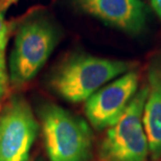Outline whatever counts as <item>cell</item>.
<instances>
[{
	"mask_svg": "<svg viewBox=\"0 0 161 161\" xmlns=\"http://www.w3.org/2000/svg\"><path fill=\"white\" fill-rule=\"evenodd\" d=\"M138 84V72L132 69L90 96L86 101L85 113L92 127L98 131L112 127L136 94Z\"/></svg>",
	"mask_w": 161,
	"mask_h": 161,
	"instance_id": "obj_6",
	"label": "cell"
},
{
	"mask_svg": "<svg viewBox=\"0 0 161 161\" xmlns=\"http://www.w3.org/2000/svg\"><path fill=\"white\" fill-rule=\"evenodd\" d=\"M57 33L49 22L35 18L22 24L16 34L11 58L9 80L21 86L33 80L53 53Z\"/></svg>",
	"mask_w": 161,
	"mask_h": 161,
	"instance_id": "obj_4",
	"label": "cell"
},
{
	"mask_svg": "<svg viewBox=\"0 0 161 161\" xmlns=\"http://www.w3.org/2000/svg\"><path fill=\"white\" fill-rule=\"evenodd\" d=\"M78 2L88 14L127 33H139L146 24V8L139 0H78Z\"/></svg>",
	"mask_w": 161,
	"mask_h": 161,
	"instance_id": "obj_7",
	"label": "cell"
},
{
	"mask_svg": "<svg viewBox=\"0 0 161 161\" xmlns=\"http://www.w3.org/2000/svg\"><path fill=\"white\" fill-rule=\"evenodd\" d=\"M38 127L26 101L12 98L0 112V161H27Z\"/></svg>",
	"mask_w": 161,
	"mask_h": 161,
	"instance_id": "obj_5",
	"label": "cell"
},
{
	"mask_svg": "<svg viewBox=\"0 0 161 161\" xmlns=\"http://www.w3.org/2000/svg\"><path fill=\"white\" fill-rule=\"evenodd\" d=\"M9 25L4 18V13L0 12V98L8 89V73L6 68L5 53L8 42Z\"/></svg>",
	"mask_w": 161,
	"mask_h": 161,
	"instance_id": "obj_9",
	"label": "cell"
},
{
	"mask_svg": "<svg viewBox=\"0 0 161 161\" xmlns=\"http://www.w3.org/2000/svg\"><path fill=\"white\" fill-rule=\"evenodd\" d=\"M147 96L144 85L119 119L107 130L98 151L101 161H147L150 147L142 121Z\"/></svg>",
	"mask_w": 161,
	"mask_h": 161,
	"instance_id": "obj_3",
	"label": "cell"
},
{
	"mask_svg": "<svg viewBox=\"0 0 161 161\" xmlns=\"http://www.w3.org/2000/svg\"><path fill=\"white\" fill-rule=\"evenodd\" d=\"M152 6L155 13L158 15V17L161 19V0H152Z\"/></svg>",
	"mask_w": 161,
	"mask_h": 161,
	"instance_id": "obj_11",
	"label": "cell"
},
{
	"mask_svg": "<svg viewBox=\"0 0 161 161\" xmlns=\"http://www.w3.org/2000/svg\"><path fill=\"white\" fill-rule=\"evenodd\" d=\"M41 121L50 161H90L92 133L85 120L60 106L46 105Z\"/></svg>",
	"mask_w": 161,
	"mask_h": 161,
	"instance_id": "obj_2",
	"label": "cell"
},
{
	"mask_svg": "<svg viewBox=\"0 0 161 161\" xmlns=\"http://www.w3.org/2000/svg\"><path fill=\"white\" fill-rule=\"evenodd\" d=\"M20 0H0V12L5 13L8 8H9L13 4L19 2Z\"/></svg>",
	"mask_w": 161,
	"mask_h": 161,
	"instance_id": "obj_10",
	"label": "cell"
},
{
	"mask_svg": "<svg viewBox=\"0 0 161 161\" xmlns=\"http://www.w3.org/2000/svg\"><path fill=\"white\" fill-rule=\"evenodd\" d=\"M147 96L142 115L149 140L150 157L161 159V60L156 59L147 69Z\"/></svg>",
	"mask_w": 161,
	"mask_h": 161,
	"instance_id": "obj_8",
	"label": "cell"
},
{
	"mask_svg": "<svg viewBox=\"0 0 161 161\" xmlns=\"http://www.w3.org/2000/svg\"><path fill=\"white\" fill-rule=\"evenodd\" d=\"M133 67L132 62L78 54L61 65L53 76L51 87L66 101L80 103Z\"/></svg>",
	"mask_w": 161,
	"mask_h": 161,
	"instance_id": "obj_1",
	"label": "cell"
}]
</instances>
